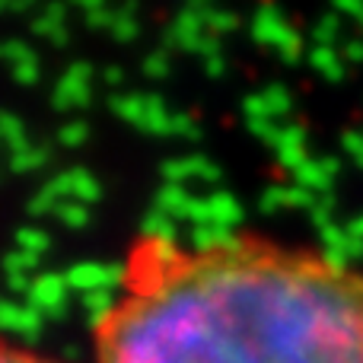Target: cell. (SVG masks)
<instances>
[{
    "label": "cell",
    "instance_id": "cell-1",
    "mask_svg": "<svg viewBox=\"0 0 363 363\" xmlns=\"http://www.w3.org/2000/svg\"><path fill=\"white\" fill-rule=\"evenodd\" d=\"M93 347L96 363H363V274L262 236H144Z\"/></svg>",
    "mask_w": 363,
    "mask_h": 363
},
{
    "label": "cell",
    "instance_id": "cell-2",
    "mask_svg": "<svg viewBox=\"0 0 363 363\" xmlns=\"http://www.w3.org/2000/svg\"><path fill=\"white\" fill-rule=\"evenodd\" d=\"M0 363H55V360L38 357V354H32V351H23V347H13V345L0 341Z\"/></svg>",
    "mask_w": 363,
    "mask_h": 363
}]
</instances>
